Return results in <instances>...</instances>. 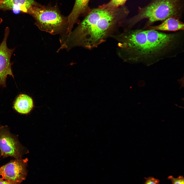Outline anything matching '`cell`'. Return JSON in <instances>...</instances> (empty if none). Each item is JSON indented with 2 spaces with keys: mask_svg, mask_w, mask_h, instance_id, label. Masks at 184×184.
Listing matches in <instances>:
<instances>
[{
  "mask_svg": "<svg viewBox=\"0 0 184 184\" xmlns=\"http://www.w3.org/2000/svg\"><path fill=\"white\" fill-rule=\"evenodd\" d=\"M38 4L34 0H3L0 10H12L15 13H28L32 6Z\"/></svg>",
  "mask_w": 184,
  "mask_h": 184,
  "instance_id": "obj_10",
  "label": "cell"
},
{
  "mask_svg": "<svg viewBox=\"0 0 184 184\" xmlns=\"http://www.w3.org/2000/svg\"><path fill=\"white\" fill-rule=\"evenodd\" d=\"M3 1V0H0V6L1 4L2 3Z\"/></svg>",
  "mask_w": 184,
  "mask_h": 184,
  "instance_id": "obj_17",
  "label": "cell"
},
{
  "mask_svg": "<svg viewBox=\"0 0 184 184\" xmlns=\"http://www.w3.org/2000/svg\"><path fill=\"white\" fill-rule=\"evenodd\" d=\"M168 179L170 180L171 184H184V179L182 176H180L177 178L170 176L168 177Z\"/></svg>",
  "mask_w": 184,
  "mask_h": 184,
  "instance_id": "obj_14",
  "label": "cell"
},
{
  "mask_svg": "<svg viewBox=\"0 0 184 184\" xmlns=\"http://www.w3.org/2000/svg\"><path fill=\"white\" fill-rule=\"evenodd\" d=\"M145 181L144 184H159L160 180L152 177L144 178Z\"/></svg>",
  "mask_w": 184,
  "mask_h": 184,
  "instance_id": "obj_15",
  "label": "cell"
},
{
  "mask_svg": "<svg viewBox=\"0 0 184 184\" xmlns=\"http://www.w3.org/2000/svg\"><path fill=\"white\" fill-rule=\"evenodd\" d=\"M0 150L1 155L4 157L21 158L25 153L24 148L6 126H0Z\"/></svg>",
  "mask_w": 184,
  "mask_h": 184,
  "instance_id": "obj_6",
  "label": "cell"
},
{
  "mask_svg": "<svg viewBox=\"0 0 184 184\" xmlns=\"http://www.w3.org/2000/svg\"><path fill=\"white\" fill-rule=\"evenodd\" d=\"M111 36L118 42V54L124 61L148 65L147 41L145 30L130 29Z\"/></svg>",
  "mask_w": 184,
  "mask_h": 184,
  "instance_id": "obj_4",
  "label": "cell"
},
{
  "mask_svg": "<svg viewBox=\"0 0 184 184\" xmlns=\"http://www.w3.org/2000/svg\"><path fill=\"white\" fill-rule=\"evenodd\" d=\"M129 13L124 5L114 8L91 9L75 29L60 38V49L70 50L77 47L88 49L98 47L117 25L120 26Z\"/></svg>",
  "mask_w": 184,
  "mask_h": 184,
  "instance_id": "obj_1",
  "label": "cell"
},
{
  "mask_svg": "<svg viewBox=\"0 0 184 184\" xmlns=\"http://www.w3.org/2000/svg\"><path fill=\"white\" fill-rule=\"evenodd\" d=\"M0 184H20L11 181L5 180L0 176Z\"/></svg>",
  "mask_w": 184,
  "mask_h": 184,
  "instance_id": "obj_16",
  "label": "cell"
},
{
  "mask_svg": "<svg viewBox=\"0 0 184 184\" xmlns=\"http://www.w3.org/2000/svg\"><path fill=\"white\" fill-rule=\"evenodd\" d=\"M9 33V29L7 27L5 30L3 39L0 44V87H6V79L8 75L14 77L11 68L13 64L10 61V58L15 49H9L7 44Z\"/></svg>",
  "mask_w": 184,
  "mask_h": 184,
  "instance_id": "obj_8",
  "label": "cell"
},
{
  "mask_svg": "<svg viewBox=\"0 0 184 184\" xmlns=\"http://www.w3.org/2000/svg\"><path fill=\"white\" fill-rule=\"evenodd\" d=\"M28 13L35 20V24L40 30L53 35H66L68 29L67 18L55 8L40 6H32Z\"/></svg>",
  "mask_w": 184,
  "mask_h": 184,
  "instance_id": "obj_5",
  "label": "cell"
},
{
  "mask_svg": "<svg viewBox=\"0 0 184 184\" xmlns=\"http://www.w3.org/2000/svg\"><path fill=\"white\" fill-rule=\"evenodd\" d=\"M90 0H75L71 13L67 17L68 29L67 33H70L73 27L78 21L79 17L82 15L86 16L91 11L88 5Z\"/></svg>",
  "mask_w": 184,
  "mask_h": 184,
  "instance_id": "obj_9",
  "label": "cell"
},
{
  "mask_svg": "<svg viewBox=\"0 0 184 184\" xmlns=\"http://www.w3.org/2000/svg\"><path fill=\"white\" fill-rule=\"evenodd\" d=\"M33 102L32 98L24 94L19 95L15 100L14 108L18 112L22 114H27L32 110Z\"/></svg>",
  "mask_w": 184,
  "mask_h": 184,
  "instance_id": "obj_12",
  "label": "cell"
},
{
  "mask_svg": "<svg viewBox=\"0 0 184 184\" xmlns=\"http://www.w3.org/2000/svg\"><path fill=\"white\" fill-rule=\"evenodd\" d=\"M184 24L180 20V18L175 17H171L164 20L161 24L158 25L150 26L142 29L157 31H184Z\"/></svg>",
  "mask_w": 184,
  "mask_h": 184,
  "instance_id": "obj_11",
  "label": "cell"
},
{
  "mask_svg": "<svg viewBox=\"0 0 184 184\" xmlns=\"http://www.w3.org/2000/svg\"><path fill=\"white\" fill-rule=\"evenodd\" d=\"M145 30L147 41L148 65L176 56L174 52H177L176 50L183 48L184 31L166 33L156 30Z\"/></svg>",
  "mask_w": 184,
  "mask_h": 184,
  "instance_id": "obj_3",
  "label": "cell"
},
{
  "mask_svg": "<svg viewBox=\"0 0 184 184\" xmlns=\"http://www.w3.org/2000/svg\"><path fill=\"white\" fill-rule=\"evenodd\" d=\"M28 159H15L0 167V176L3 179L20 184L24 180L27 173Z\"/></svg>",
  "mask_w": 184,
  "mask_h": 184,
  "instance_id": "obj_7",
  "label": "cell"
},
{
  "mask_svg": "<svg viewBox=\"0 0 184 184\" xmlns=\"http://www.w3.org/2000/svg\"><path fill=\"white\" fill-rule=\"evenodd\" d=\"M128 0H110L107 3L99 6L98 8L101 9L114 8L124 5Z\"/></svg>",
  "mask_w": 184,
  "mask_h": 184,
  "instance_id": "obj_13",
  "label": "cell"
},
{
  "mask_svg": "<svg viewBox=\"0 0 184 184\" xmlns=\"http://www.w3.org/2000/svg\"><path fill=\"white\" fill-rule=\"evenodd\" d=\"M183 8V0H153L143 7H139L138 13L134 16L126 19L121 26L124 31L131 29L136 24L144 19H148L144 29L155 22L163 21L171 17L180 19Z\"/></svg>",
  "mask_w": 184,
  "mask_h": 184,
  "instance_id": "obj_2",
  "label": "cell"
}]
</instances>
